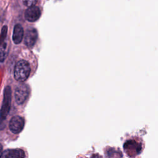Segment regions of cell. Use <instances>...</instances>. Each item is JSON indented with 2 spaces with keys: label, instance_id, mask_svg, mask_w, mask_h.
<instances>
[{
  "label": "cell",
  "instance_id": "cell-1",
  "mask_svg": "<svg viewBox=\"0 0 158 158\" xmlns=\"http://www.w3.org/2000/svg\"><path fill=\"white\" fill-rule=\"evenodd\" d=\"M11 93L10 87L9 86H6L4 90L2 104L0 110V130H2L5 127V121L10 109Z\"/></svg>",
  "mask_w": 158,
  "mask_h": 158
},
{
  "label": "cell",
  "instance_id": "cell-2",
  "mask_svg": "<svg viewBox=\"0 0 158 158\" xmlns=\"http://www.w3.org/2000/svg\"><path fill=\"white\" fill-rule=\"evenodd\" d=\"M30 72L29 63L25 60H20L15 64L14 71V78L19 82H23L28 78Z\"/></svg>",
  "mask_w": 158,
  "mask_h": 158
},
{
  "label": "cell",
  "instance_id": "cell-3",
  "mask_svg": "<svg viewBox=\"0 0 158 158\" xmlns=\"http://www.w3.org/2000/svg\"><path fill=\"white\" fill-rule=\"evenodd\" d=\"M30 89L28 85L23 83H20L15 91V99L18 104H22L27 99Z\"/></svg>",
  "mask_w": 158,
  "mask_h": 158
},
{
  "label": "cell",
  "instance_id": "cell-4",
  "mask_svg": "<svg viewBox=\"0 0 158 158\" xmlns=\"http://www.w3.org/2000/svg\"><path fill=\"white\" fill-rule=\"evenodd\" d=\"M24 119L19 115L13 117L9 122V129L14 134H18L23 130L24 127Z\"/></svg>",
  "mask_w": 158,
  "mask_h": 158
},
{
  "label": "cell",
  "instance_id": "cell-5",
  "mask_svg": "<svg viewBox=\"0 0 158 158\" xmlns=\"http://www.w3.org/2000/svg\"><path fill=\"white\" fill-rule=\"evenodd\" d=\"M38 33L35 28H28L25 33L24 38L25 44L28 48H32L37 40Z\"/></svg>",
  "mask_w": 158,
  "mask_h": 158
},
{
  "label": "cell",
  "instance_id": "cell-6",
  "mask_svg": "<svg viewBox=\"0 0 158 158\" xmlns=\"http://www.w3.org/2000/svg\"><path fill=\"white\" fill-rule=\"evenodd\" d=\"M41 15V11L39 7L33 6L29 7L25 12V18L28 22L36 21Z\"/></svg>",
  "mask_w": 158,
  "mask_h": 158
},
{
  "label": "cell",
  "instance_id": "cell-7",
  "mask_svg": "<svg viewBox=\"0 0 158 158\" xmlns=\"http://www.w3.org/2000/svg\"><path fill=\"white\" fill-rule=\"evenodd\" d=\"M23 37V29L20 24L15 25L12 34V40L15 44H19Z\"/></svg>",
  "mask_w": 158,
  "mask_h": 158
},
{
  "label": "cell",
  "instance_id": "cell-8",
  "mask_svg": "<svg viewBox=\"0 0 158 158\" xmlns=\"http://www.w3.org/2000/svg\"><path fill=\"white\" fill-rule=\"evenodd\" d=\"M25 157L23 150L20 149H8L2 152L1 157L4 158H18Z\"/></svg>",
  "mask_w": 158,
  "mask_h": 158
},
{
  "label": "cell",
  "instance_id": "cell-9",
  "mask_svg": "<svg viewBox=\"0 0 158 158\" xmlns=\"http://www.w3.org/2000/svg\"><path fill=\"white\" fill-rule=\"evenodd\" d=\"M8 53L7 43L6 41H0V62L5 60Z\"/></svg>",
  "mask_w": 158,
  "mask_h": 158
},
{
  "label": "cell",
  "instance_id": "cell-10",
  "mask_svg": "<svg viewBox=\"0 0 158 158\" xmlns=\"http://www.w3.org/2000/svg\"><path fill=\"white\" fill-rule=\"evenodd\" d=\"M7 26L5 25L2 28V30H1V36H0V41L6 40V38L7 36Z\"/></svg>",
  "mask_w": 158,
  "mask_h": 158
},
{
  "label": "cell",
  "instance_id": "cell-11",
  "mask_svg": "<svg viewBox=\"0 0 158 158\" xmlns=\"http://www.w3.org/2000/svg\"><path fill=\"white\" fill-rule=\"evenodd\" d=\"M38 0H23V2L27 7H31L36 4Z\"/></svg>",
  "mask_w": 158,
  "mask_h": 158
},
{
  "label": "cell",
  "instance_id": "cell-12",
  "mask_svg": "<svg viewBox=\"0 0 158 158\" xmlns=\"http://www.w3.org/2000/svg\"><path fill=\"white\" fill-rule=\"evenodd\" d=\"M2 145L0 144V157H1V156L2 154Z\"/></svg>",
  "mask_w": 158,
  "mask_h": 158
}]
</instances>
